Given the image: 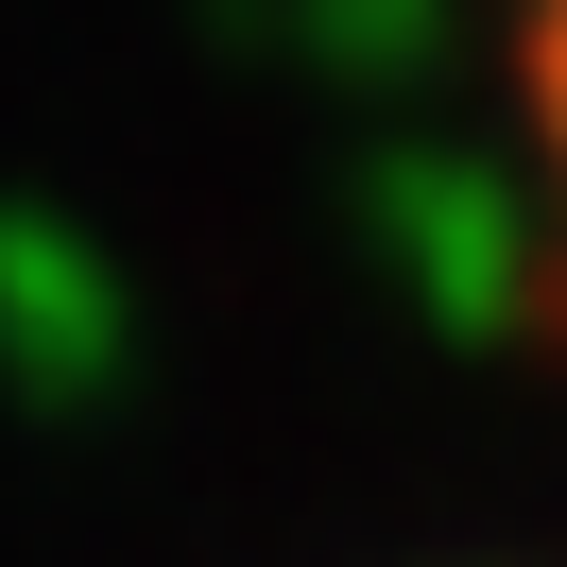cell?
Here are the masks:
<instances>
[{
	"label": "cell",
	"mask_w": 567,
	"mask_h": 567,
	"mask_svg": "<svg viewBox=\"0 0 567 567\" xmlns=\"http://www.w3.org/2000/svg\"><path fill=\"white\" fill-rule=\"evenodd\" d=\"M498 70V189H516V276L567 327V0H482Z\"/></svg>",
	"instance_id": "obj_1"
}]
</instances>
